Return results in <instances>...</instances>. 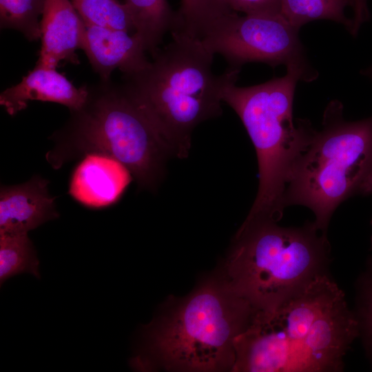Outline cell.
I'll list each match as a JSON object with an SVG mask.
<instances>
[{"mask_svg": "<svg viewBox=\"0 0 372 372\" xmlns=\"http://www.w3.org/2000/svg\"><path fill=\"white\" fill-rule=\"evenodd\" d=\"M217 1L226 10L245 14L280 12V0H217Z\"/></svg>", "mask_w": 372, "mask_h": 372, "instance_id": "ffe728a7", "label": "cell"}, {"mask_svg": "<svg viewBox=\"0 0 372 372\" xmlns=\"http://www.w3.org/2000/svg\"><path fill=\"white\" fill-rule=\"evenodd\" d=\"M298 29L280 13L242 14L229 11L215 20L200 40L214 55H221L229 68L240 69L252 62L272 67L308 63Z\"/></svg>", "mask_w": 372, "mask_h": 372, "instance_id": "ba28073f", "label": "cell"}, {"mask_svg": "<svg viewBox=\"0 0 372 372\" xmlns=\"http://www.w3.org/2000/svg\"><path fill=\"white\" fill-rule=\"evenodd\" d=\"M369 0H353L352 28L351 34L355 36L361 26L369 19Z\"/></svg>", "mask_w": 372, "mask_h": 372, "instance_id": "7402d4cb", "label": "cell"}, {"mask_svg": "<svg viewBox=\"0 0 372 372\" xmlns=\"http://www.w3.org/2000/svg\"><path fill=\"white\" fill-rule=\"evenodd\" d=\"M135 33L152 55L163 38L177 28V14L167 0H125Z\"/></svg>", "mask_w": 372, "mask_h": 372, "instance_id": "5bb4252c", "label": "cell"}, {"mask_svg": "<svg viewBox=\"0 0 372 372\" xmlns=\"http://www.w3.org/2000/svg\"><path fill=\"white\" fill-rule=\"evenodd\" d=\"M45 0H0L1 29L21 32L29 41L41 38L39 17Z\"/></svg>", "mask_w": 372, "mask_h": 372, "instance_id": "e0dca14e", "label": "cell"}, {"mask_svg": "<svg viewBox=\"0 0 372 372\" xmlns=\"http://www.w3.org/2000/svg\"><path fill=\"white\" fill-rule=\"evenodd\" d=\"M172 41L140 71L125 75V86L170 148L186 158L200 123L222 114L226 87L240 69L214 72V54L195 37L172 32Z\"/></svg>", "mask_w": 372, "mask_h": 372, "instance_id": "7a4b0ae2", "label": "cell"}, {"mask_svg": "<svg viewBox=\"0 0 372 372\" xmlns=\"http://www.w3.org/2000/svg\"><path fill=\"white\" fill-rule=\"evenodd\" d=\"M85 24L94 25L128 32L134 30L125 3L118 0H70Z\"/></svg>", "mask_w": 372, "mask_h": 372, "instance_id": "ac0fdd59", "label": "cell"}, {"mask_svg": "<svg viewBox=\"0 0 372 372\" xmlns=\"http://www.w3.org/2000/svg\"><path fill=\"white\" fill-rule=\"evenodd\" d=\"M352 5L353 0H280V12L298 30L313 21L330 20L351 32L352 22L346 16V10Z\"/></svg>", "mask_w": 372, "mask_h": 372, "instance_id": "9a60e30c", "label": "cell"}, {"mask_svg": "<svg viewBox=\"0 0 372 372\" xmlns=\"http://www.w3.org/2000/svg\"><path fill=\"white\" fill-rule=\"evenodd\" d=\"M344 295L321 273L272 309H254L234 341L232 371H340L359 335Z\"/></svg>", "mask_w": 372, "mask_h": 372, "instance_id": "6da1fadb", "label": "cell"}, {"mask_svg": "<svg viewBox=\"0 0 372 372\" xmlns=\"http://www.w3.org/2000/svg\"><path fill=\"white\" fill-rule=\"evenodd\" d=\"M254 311L225 279L205 281L148 329L145 352L132 363L180 371H232L234 341Z\"/></svg>", "mask_w": 372, "mask_h": 372, "instance_id": "277c9868", "label": "cell"}, {"mask_svg": "<svg viewBox=\"0 0 372 372\" xmlns=\"http://www.w3.org/2000/svg\"><path fill=\"white\" fill-rule=\"evenodd\" d=\"M315 79L313 72L289 65L283 76L247 87L234 83L224 91L223 101L240 118L258 158V193L242 227L277 223L282 216L291 173L316 131L307 120L294 123V92L299 81Z\"/></svg>", "mask_w": 372, "mask_h": 372, "instance_id": "3957f363", "label": "cell"}, {"mask_svg": "<svg viewBox=\"0 0 372 372\" xmlns=\"http://www.w3.org/2000/svg\"><path fill=\"white\" fill-rule=\"evenodd\" d=\"M48 180L34 176L0 191V235L23 234L59 217Z\"/></svg>", "mask_w": 372, "mask_h": 372, "instance_id": "8fae6325", "label": "cell"}, {"mask_svg": "<svg viewBox=\"0 0 372 372\" xmlns=\"http://www.w3.org/2000/svg\"><path fill=\"white\" fill-rule=\"evenodd\" d=\"M88 94L87 85L76 87L56 69L35 65L19 83L1 93L0 105L11 116L32 101L59 103L75 112L84 105Z\"/></svg>", "mask_w": 372, "mask_h": 372, "instance_id": "4fadbf2b", "label": "cell"}, {"mask_svg": "<svg viewBox=\"0 0 372 372\" xmlns=\"http://www.w3.org/2000/svg\"><path fill=\"white\" fill-rule=\"evenodd\" d=\"M342 109L336 101L328 105L322 128L294 165L285 194V207L309 208L324 233L338 206L370 194L372 185V116L346 121Z\"/></svg>", "mask_w": 372, "mask_h": 372, "instance_id": "8992f818", "label": "cell"}, {"mask_svg": "<svg viewBox=\"0 0 372 372\" xmlns=\"http://www.w3.org/2000/svg\"><path fill=\"white\" fill-rule=\"evenodd\" d=\"M362 74L365 76H367L369 77H370L371 79H372V66L370 67L369 68L364 70L362 72Z\"/></svg>", "mask_w": 372, "mask_h": 372, "instance_id": "603a6c76", "label": "cell"}, {"mask_svg": "<svg viewBox=\"0 0 372 372\" xmlns=\"http://www.w3.org/2000/svg\"><path fill=\"white\" fill-rule=\"evenodd\" d=\"M362 292L361 326L367 348L372 357V271L365 280Z\"/></svg>", "mask_w": 372, "mask_h": 372, "instance_id": "44dd1931", "label": "cell"}, {"mask_svg": "<svg viewBox=\"0 0 372 372\" xmlns=\"http://www.w3.org/2000/svg\"><path fill=\"white\" fill-rule=\"evenodd\" d=\"M372 194V185H371V194ZM371 244H372V238H371Z\"/></svg>", "mask_w": 372, "mask_h": 372, "instance_id": "cb8c5ba5", "label": "cell"}, {"mask_svg": "<svg viewBox=\"0 0 372 372\" xmlns=\"http://www.w3.org/2000/svg\"><path fill=\"white\" fill-rule=\"evenodd\" d=\"M329 253L326 233L313 223H260L238 230L224 279L254 309H272L323 273Z\"/></svg>", "mask_w": 372, "mask_h": 372, "instance_id": "5b68a950", "label": "cell"}, {"mask_svg": "<svg viewBox=\"0 0 372 372\" xmlns=\"http://www.w3.org/2000/svg\"><path fill=\"white\" fill-rule=\"evenodd\" d=\"M81 49L103 81H109L116 69L130 75L143 69L150 61L135 32L99 25L85 24Z\"/></svg>", "mask_w": 372, "mask_h": 372, "instance_id": "9c48e42d", "label": "cell"}, {"mask_svg": "<svg viewBox=\"0 0 372 372\" xmlns=\"http://www.w3.org/2000/svg\"><path fill=\"white\" fill-rule=\"evenodd\" d=\"M85 24L70 0H45L40 21L41 46L38 66L54 68L61 61L79 63Z\"/></svg>", "mask_w": 372, "mask_h": 372, "instance_id": "7c38bea8", "label": "cell"}, {"mask_svg": "<svg viewBox=\"0 0 372 372\" xmlns=\"http://www.w3.org/2000/svg\"><path fill=\"white\" fill-rule=\"evenodd\" d=\"M231 10L223 8L217 0H180L176 11L177 28L181 32L198 38L223 14Z\"/></svg>", "mask_w": 372, "mask_h": 372, "instance_id": "d6986e66", "label": "cell"}, {"mask_svg": "<svg viewBox=\"0 0 372 372\" xmlns=\"http://www.w3.org/2000/svg\"><path fill=\"white\" fill-rule=\"evenodd\" d=\"M39 261L28 234L0 235V282L22 273L40 278Z\"/></svg>", "mask_w": 372, "mask_h": 372, "instance_id": "2e32d148", "label": "cell"}, {"mask_svg": "<svg viewBox=\"0 0 372 372\" xmlns=\"http://www.w3.org/2000/svg\"><path fill=\"white\" fill-rule=\"evenodd\" d=\"M71 112L66 143L75 152L112 156L141 186L157 185L173 154L124 84L102 81L96 88H89L84 105Z\"/></svg>", "mask_w": 372, "mask_h": 372, "instance_id": "52a82bcc", "label": "cell"}, {"mask_svg": "<svg viewBox=\"0 0 372 372\" xmlns=\"http://www.w3.org/2000/svg\"><path fill=\"white\" fill-rule=\"evenodd\" d=\"M132 177L130 170L112 156L89 153L73 172L69 194L85 207H105L119 199Z\"/></svg>", "mask_w": 372, "mask_h": 372, "instance_id": "30bf717a", "label": "cell"}]
</instances>
